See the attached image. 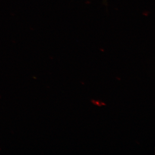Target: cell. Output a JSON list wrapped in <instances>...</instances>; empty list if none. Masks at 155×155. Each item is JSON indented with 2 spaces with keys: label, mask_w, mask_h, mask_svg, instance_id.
Here are the masks:
<instances>
[{
  "label": "cell",
  "mask_w": 155,
  "mask_h": 155,
  "mask_svg": "<svg viewBox=\"0 0 155 155\" xmlns=\"http://www.w3.org/2000/svg\"><path fill=\"white\" fill-rule=\"evenodd\" d=\"M91 101L94 104L99 106V107H102L103 106H105L106 105L105 103L100 101H95V100H92Z\"/></svg>",
  "instance_id": "1"
}]
</instances>
